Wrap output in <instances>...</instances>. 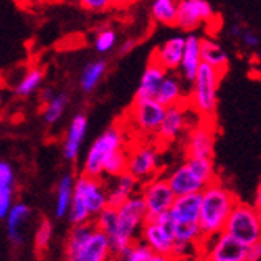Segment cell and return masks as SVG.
Segmentation results:
<instances>
[{"label":"cell","mask_w":261,"mask_h":261,"mask_svg":"<svg viewBox=\"0 0 261 261\" xmlns=\"http://www.w3.org/2000/svg\"><path fill=\"white\" fill-rule=\"evenodd\" d=\"M168 72H165L161 66H157L155 63L149 61L146 66V69L143 72V77L140 81L138 90L135 93V99H154L159 87H161L164 77Z\"/></svg>","instance_id":"603a6c76"},{"label":"cell","mask_w":261,"mask_h":261,"mask_svg":"<svg viewBox=\"0 0 261 261\" xmlns=\"http://www.w3.org/2000/svg\"><path fill=\"white\" fill-rule=\"evenodd\" d=\"M218 19L217 13L207 0H178L175 26L183 31H194L200 24Z\"/></svg>","instance_id":"8fae6325"},{"label":"cell","mask_w":261,"mask_h":261,"mask_svg":"<svg viewBox=\"0 0 261 261\" xmlns=\"http://www.w3.org/2000/svg\"><path fill=\"white\" fill-rule=\"evenodd\" d=\"M79 5L84 7L85 10L88 11H96V13H99V11H106L111 8L109 5V0H77Z\"/></svg>","instance_id":"74e56055"},{"label":"cell","mask_w":261,"mask_h":261,"mask_svg":"<svg viewBox=\"0 0 261 261\" xmlns=\"http://www.w3.org/2000/svg\"><path fill=\"white\" fill-rule=\"evenodd\" d=\"M53 96H55V93H53L51 88H43L42 92H40V99H42L43 105H47Z\"/></svg>","instance_id":"7bdbcfd3"},{"label":"cell","mask_w":261,"mask_h":261,"mask_svg":"<svg viewBox=\"0 0 261 261\" xmlns=\"http://www.w3.org/2000/svg\"><path fill=\"white\" fill-rule=\"evenodd\" d=\"M188 122H189V119H188L186 103L165 108L164 119L155 132L157 141L167 144V143H172V141L178 140L188 128Z\"/></svg>","instance_id":"5bb4252c"},{"label":"cell","mask_w":261,"mask_h":261,"mask_svg":"<svg viewBox=\"0 0 261 261\" xmlns=\"http://www.w3.org/2000/svg\"><path fill=\"white\" fill-rule=\"evenodd\" d=\"M164 114L165 108L155 99H133L130 108V122L140 133L155 135Z\"/></svg>","instance_id":"7c38bea8"},{"label":"cell","mask_w":261,"mask_h":261,"mask_svg":"<svg viewBox=\"0 0 261 261\" xmlns=\"http://www.w3.org/2000/svg\"><path fill=\"white\" fill-rule=\"evenodd\" d=\"M108 69V63L105 60H98V61H90L82 71L81 75V87L85 93L93 92L96 85L101 82V79L106 74Z\"/></svg>","instance_id":"4316f807"},{"label":"cell","mask_w":261,"mask_h":261,"mask_svg":"<svg viewBox=\"0 0 261 261\" xmlns=\"http://www.w3.org/2000/svg\"><path fill=\"white\" fill-rule=\"evenodd\" d=\"M66 261H111L114 258L108 237L92 221L74 224L66 239Z\"/></svg>","instance_id":"3957f363"},{"label":"cell","mask_w":261,"mask_h":261,"mask_svg":"<svg viewBox=\"0 0 261 261\" xmlns=\"http://www.w3.org/2000/svg\"><path fill=\"white\" fill-rule=\"evenodd\" d=\"M242 28L239 26V24H234L232 28H231V34H232V36L234 37H241V34H242Z\"/></svg>","instance_id":"f6af8a7d"},{"label":"cell","mask_w":261,"mask_h":261,"mask_svg":"<svg viewBox=\"0 0 261 261\" xmlns=\"http://www.w3.org/2000/svg\"><path fill=\"white\" fill-rule=\"evenodd\" d=\"M178 0H152L151 16L155 22L165 26H175Z\"/></svg>","instance_id":"83f0119b"},{"label":"cell","mask_w":261,"mask_h":261,"mask_svg":"<svg viewBox=\"0 0 261 261\" xmlns=\"http://www.w3.org/2000/svg\"><path fill=\"white\" fill-rule=\"evenodd\" d=\"M239 39L242 40V43L245 45V47H248V48H256L258 45H259L258 34L253 32V31H250V29H244Z\"/></svg>","instance_id":"f35d334b"},{"label":"cell","mask_w":261,"mask_h":261,"mask_svg":"<svg viewBox=\"0 0 261 261\" xmlns=\"http://www.w3.org/2000/svg\"><path fill=\"white\" fill-rule=\"evenodd\" d=\"M172 261H200L197 255H185V256H172Z\"/></svg>","instance_id":"ee69618b"},{"label":"cell","mask_w":261,"mask_h":261,"mask_svg":"<svg viewBox=\"0 0 261 261\" xmlns=\"http://www.w3.org/2000/svg\"><path fill=\"white\" fill-rule=\"evenodd\" d=\"M217 127L215 120H203L191 127L186 136V157H205L213 159Z\"/></svg>","instance_id":"4fadbf2b"},{"label":"cell","mask_w":261,"mask_h":261,"mask_svg":"<svg viewBox=\"0 0 261 261\" xmlns=\"http://www.w3.org/2000/svg\"><path fill=\"white\" fill-rule=\"evenodd\" d=\"M72 191H74V176L64 175L58 183V189H56L55 215L58 218H63L67 215V210H69L72 200Z\"/></svg>","instance_id":"484cf974"},{"label":"cell","mask_w":261,"mask_h":261,"mask_svg":"<svg viewBox=\"0 0 261 261\" xmlns=\"http://www.w3.org/2000/svg\"><path fill=\"white\" fill-rule=\"evenodd\" d=\"M11 207H13V188L0 189V220L7 217Z\"/></svg>","instance_id":"8d00e7d4"},{"label":"cell","mask_w":261,"mask_h":261,"mask_svg":"<svg viewBox=\"0 0 261 261\" xmlns=\"http://www.w3.org/2000/svg\"><path fill=\"white\" fill-rule=\"evenodd\" d=\"M237 203L234 192L224 186L220 178L212 181L200 192L199 226L203 239L223 232L224 223Z\"/></svg>","instance_id":"6da1fadb"},{"label":"cell","mask_w":261,"mask_h":261,"mask_svg":"<svg viewBox=\"0 0 261 261\" xmlns=\"http://www.w3.org/2000/svg\"><path fill=\"white\" fill-rule=\"evenodd\" d=\"M0 105H2V95H0Z\"/></svg>","instance_id":"c3c4849f"},{"label":"cell","mask_w":261,"mask_h":261,"mask_svg":"<svg viewBox=\"0 0 261 261\" xmlns=\"http://www.w3.org/2000/svg\"><path fill=\"white\" fill-rule=\"evenodd\" d=\"M170 189L173 191L175 197L186 196V194H196V192H202V189L205 188V185L192 173V170L185 164H181L175 167L173 170H170V173L164 175Z\"/></svg>","instance_id":"2e32d148"},{"label":"cell","mask_w":261,"mask_h":261,"mask_svg":"<svg viewBox=\"0 0 261 261\" xmlns=\"http://www.w3.org/2000/svg\"><path fill=\"white\" fill-rule=\"evenodd\" d=\"M136 39H127L125 42H122V45L119 47V55L120 56H125V55H128L130 51H133V48L136 47Z\"/></svg>","instance_id":"ab89813d"},{"label":"cell","mask_w":261,"mask_h":261,"mask_svg":"<svg viewBox=\"0 0 261 261\" xmlns=\"http://www.w3.org/2000/svg\"><path fill=\"white\" fill-rule=\"evenodd\" d=\"M223 232L245 247H252L261 242V218L259 208L247 202L237 200L224 223Z\"/></svg>","instance_id":"8992f818"},{"label":"cell","mask_w":261,"mask_h":261,"mask_svg":"<svg viewBox=\"0 0 261 261\" xmlns=\"http://www.w3.org/2000/svg\"><path fill=\"white\" fill-rule=\"evenodd\" d=\"M146 217L144 202L140 194H135L116 208V226L108 237L112 253L117 255L132 242L138 241Z\"/></svg>","instance_id":"277c9868"},{"label":"cell","mask_w":261,"mask_h":261,"mask_svg":"<svg viewBox=\"0 0 261 261\" xmlns=\"http://www.w3.org/2000/svg\"><path fill=\"white\" fill-rule=\"evenodd\" d=\"M186 165L192 170L203 185H210L212 181L218 179L217 170H215V162L213 159H205V157H186Z\"/></svg>","instance_id":"f1b7e54d"},{"label":"cell","mask_w":261,"mask_h":261,"mask_svg":"<svg viewBox=\"0 0 261 261\" xmlns=\"http://www.w3.org/2000/svg\"><path fill=\"white\" fill-rule=\"evenodd\" d=\"M185 48V37L175 36L172 39L165 40L161 47H157L151 56V61L161 66L165 72L176 71L181 63V55Z\"/></svg>","instance_id":"e0dca14e"},{"label":"cell","mask_w":261,"mask_h":261,"mask_svg":"<svg viewBox=\"0 0 261 261\" xmlns=\"http://www.w3.org/2000/svg\"><path fill=\"white\" fill-rule=\"evenodd\" d=\"M221 72L200 63L186 105H189L191 111H194L203 120H215V112H217L218 105V87L221 84Z\"/></svg>","instance_id":"5b68a950"},{"label":"cell","mask_w":261,"mask_h":261,"mask_svg":"<svg viewBox=\"0 0 261 261\" xmlns=\"http://www.w3.org/2000/svg\"><path fill=\"white\" fill-rule=\"evenodd\" d=\"M13 183H15L13 168L7 162H0V189L13 188Z\"/></svg>","instance_id":"d590c367"},{"label":"cell","mask_w":261,"mask_h":261,"mask_svg":"<svg viewBox=\"0 0 261 261\" xmlns=\"http://www.w3.org/2000/svg\"><path fill=\"white\" fill-rule=\"evenodd\" d=\"M123 173H127V149H119L106 157L103 164V179L117 178Z\"/></svg>","instance_id":"4dcf8cb0"},{"label":"cell","mask_w":261,"mask_h":261,"mask_svg":"<svg viewBox=\"0 0 261 261\" xmlns=\"http://www.w3.org/2000/svg\"><path fill=\"white\" fill-rule=\"evenodd\" d=\"M154 99L157 101V103H161L164 108L185 103L183 87H181V82L178 81V77L167 74L164 77L161 87H159Z\"/></svg>","instance_id":"d4e9b609"},{"label":"cell","mask_w":261,"mask_h":261,"mask_svg":"<svg viewBox=\"0 0 261 261\" xmlns=\"http://www.w3.org/2000/svg\"><path fill=\"white\" fill-rule=\"evenodd\" d=\"M51 236H53V224L48 220H43L36 231V237H34V244L39 252L47 250L50 242H51Z\"/></svg>","instance_id":"836d02e7"},{"label":"cell","mask_w":261,"mask_h":261,"mask_svg":"<svg viewBox=\"0 0 261 261\" xmlns=\"http://www.w3.org/2000/svg\"><path fill=\"white\" fill-rule=\"evenodd\" d=\"M43 69L40 67H31V69L22 75V79L18 82V85L15 87L13 92L21 96V98H28L32 93H36L39 87L43 82Z\"/></svg>","instance_id":"f546056e"},{"label":"cell","mask_w":261,"mask_h":261,"mask_svg":"<svg viewBox=\"0 0 261 261\" xmlns=\"http://www.w3.org/2000/svg\"><path fill=\"white\" fill-rule=\"evenodd\" d=\"M111 261H114V258H112V259H111Z\"/></svg>","instance_id":"681fc988"},{"label":"cell","mask_w":261,"mask_h":261,"mask_svg":"<svg viewBox=\"0 0 261 261\" xmlns=\"http://www.w3.org/2000/svg\"><path fill=\"white\" fill-rule=\"evenodd\" d=\"M67 101H69V96H67L66 93H58L55 95L47 105H43V120L47 123H55L58 122L63 116V112L67 106Z\"/></svg>","instance_id":"d6a6232c"},{"label":"cell","mask_w":261,"mask_h":261,"mask_svg":"<svg viewBox=\"0 0 261 261\" xmlns=\"http://www.w3.org/2000/svg\"><path fill=\"white\" fill-rule=\"evenodd\" d=\"M138 194L144 202L147 220H154L157 217H161L162 213L168 212L175 200L173 191L170 189L164 175H157L151 179H147L146 183L140 185Z\"/></svg>","instance_id":"30bf717a"},{"label":"cell","mask_w":261,"mask_h":261,"mask_svg":"<svg viewBox=\"0 0 261 261\" xmlns=\"http://www.w3.org/2000/svg\"><path fill=\"white\" fill-rule=\"evenodd\" d=\"M116 42H117V36L116 32L109 29V28H105L101 29L96 37H95V48L98 53H108L111 51L112 48L116 47Z\"/></svg>","instance_id":"e575fe53"},{"label":"cell","mask_w":261,"mask_h":261,"mask_svg":"<svg viewBox=\"0 0 261 261\" xmlns=\"http://www.w3.org/2000/svg\"><path fill=\"white\" fill-rule=\"evenodd\" d=\"M106 189H108V207L117 208L127 199L138 194L140 183L132 175L123 173L117 178H112V185L111 186L106 185Z\"/></svg>","instance_id":"44dd1931"},{"label":"cell","mask_w":261,"mask_h":261,"mask_svg":"<svg viewBox=\"0 0 261 261\" xmlns=\"http://www.w3.org/2000/svg\"><path fill=\"white\" fill-rule=\"evenodd\" d=\"M261 256V242L248 247V261H259Z\"/></svg>","instance_id":"60d3db41"},{"label":"cell","mask_w":261,"mask_h":261,"mask_svg":"<svg viewBox=\"0 0 261 261\" xmlns=\"http://www.w3.org/2000/svg\"><path fill=\"white\" fill-rule=\"evenodd\" d=\"M127 173L140 185L161 175V154L155 144H138L127 149Z\"/></svg>","instance_id":"9c48e42d"},{"label":"cell","mask_w":261,"mask_h":261,"mask_svg":"<svg viewBox=\"0 0 261 261\" xmlns=\"http://www.w3.org/2000/svg\"><path fill=\"white\" fill-rule=\"evenodd\" d=\"M138 239L149 248L154 255L172 256L173 253V237L157 220L144 221Z\"/></svg>","instance_id":"9a60e30c"},{"label":"cell","mask_w":261,"mask_h":261,"mask_svg":"<svg viewBox=\"0 0 261 261\" xmlns=\"http://www.w3.org/2000/svg\"><path fill=\"white\" fill-rule=\"evenodd\" d=\"M200 37L196 34H189L185 37V48L181 55V63L178 69L188 82H194L196 74L200 66Z\"/></svg>","instance_id":"ffe728a7"},{"label":"cell","mask_w":261,"mask_h":261,"mask_svg":"<svg viewBox=\"0 0 261 261\" xmlns=\"http://www.w3.org/2000/svg\"><path fill=\"white\" fill-rule=\"evenodd\" d=\"M152 256L154 253L138 239L114 255V261H151Z\"/></svg>","instance_id":"1f68e13d"},{"label":"cell","mask_w":261,"mask_h":261,"mask_svg":"<svg viewBox=\"0 0 261 261\" xmlns=\"http://www.w3.org/2000/svg\"><path fill=\"white\" fill-rule=\"evenodd\" d=\"M19 4H24L26 7H29V5H32V4H40V2H43V0H18Z\"/></svg>","instance_id":"7dc6e473"},{"label":"cell","mask_w":261,"mask_h":261,"mask_svg":"<svg viewBox=\"0 0 261 261\" xmlns=\"http://www.w3.org/2000/svg\"><path fill=\"white\" fill-rule=\"evenodd\" d=\"M108 207V189L103 178H92L79 175L74 179L72 200L67 217L74 224H84L92 221L99 212Z\"/></svg>","instance_id":"7a4b0ae2"},{"label":"cell","mask_w":261,"mask_h":261,"mask_svg":"<svg viewBox=\"0 0 261 261\" xmlns=\"http://www.w3.org/2000/svg\"><path fill=\"white\" fill-rule=\"evenodd\" d=\"M197 256L200 261H248V247L220 232L202 241Z\"/></svg>","instance_id":"ba28073f"},{"label":"cell","mask_w":261,"mask_h":261,"mask_svg":"<svg viewBox=\"0 0 261 261\" xmlns=\"http://www.w3.org/2000/svg\"><path fill=\"white\" fill-rule=\"evenodd\" d=\"M151 261H172V256H165V255H154Z\"/></svg>","instance_id":"bcb514c9"},{"label":"cell","mask_w":261,"mask_h":261,"mask_svg":"<svg viewBox=\"0 0 261 261\" xmlns=\"http://www.w3.org/2000/svg\"><path fill=\"white\" fill-rule=\"evenodd\" d=\"M87 127H88V120L84 114H77L72 119L71 125L66 133L64 144H63V154L66 157V161H69V162L77 161L82 143H84L85 135H87Z\"/></svg>","instance_id":"d6986e66"},{"label":"cell","mask_w":261,"mask_h":261,"mask_svg":"<svg viewBox=\"0 0 261 261\" xmlns=\"http://www.w3.org/2000/svg\"><path fill=\"white\" fill-rule=\"evenodd\" d=\"M31 215V210L29 207L26 205V203H13V207L10 208V212L7 213V231H8V237L10 241L19 245L22 244V226H24V223L28 221Z\"/></svg>","instance_id":"cb8c5ba5"},{"label":"cell","mask_w":261,"mask_h":261,"mask_svg":"<svg viewBox=\"0 0 261 261\" xmlns=\"http://www.w3.org/2000/svg\"><path fill=\"white\" fill-rule=\"evenodd\" d=\"M119 149H125V130L120 125H112L105 133H101L88 149L82 167V175L103 178V164L106 157Z\"/></svg>","instance_id":"52a82bcc"},{"label":"cell","mask_w":261,"mask_h":261,"mask_svg":"<svg viewBox=\"0 0 261 261\" xmlns=\"http://www.w3.org/2000/svg\"><path fill=\"white\" fill-rule=\"evenodd\" d=\"M135 2H138V0H109V5L111 8H127Z\"/></svg>","instance_id":"b9f144b4"},{"label":"cell","mask_w":261,"mask_h":261,"mask_svg":"<svg viewBox=\"0 0 261 261\" xmlns=\"http://www.w3.org/2000/svg\"><path fill=\"white\" fill-rule=\"evenodd\" d=\"M200 61L223 75L229 69V56L220 43L210 39H200Z\"/></svg>","instance_id":"7402d4cb"},{"label":"cell","mask_w":261,"mask_h":261,"mask_svg":"<svg viewBox=\"0 0 261 261\" xmlns=\"http://www.w3.org/2000/svg\"><path fill=\"white\" fill-rule=\"evenodd\" d=\"M200 212V192L175 197L168 210L173 223H199Z\"/></svg>","instance_id":"ac0fdd59"}]
</instances>
